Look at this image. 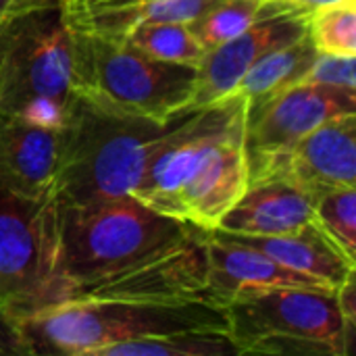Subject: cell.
<instances>
[{"label": "cell", "instance_id": "6da1fadb", "mask_svg": "<svg viewBox=\"0 0 356 356\" xmlns=\"http://www.w3.org/2000/svg\"><path fill=\"white\" fill-rule=\"evenodd\" d=\"M246 111L248 100L236 92L177 117L156 142L131 196L196 229H217L250 184Z\"/></svg>", "mask_w": 356, "mask_h": 356}, {"label": "cell", "instance_id": "7a4b0ae2", "mask_svg": "<svg viewBox=\"0 0 356 356\" xmlns=\"http://www.w3.org/2000/svg\"><path fill=\"white\" fill-rule=\"evenodd\" d=\"M173 121L161 123L75 92L60 127L54 202L71 207L129 196Z\"/></svg>", "mask_w": 356, "mask_h": 356}, {"label": "cell", "instance_id": "3957f363", "mask_svg": "<svg viewBox=\"0 0 356 356\" xmlns=\"http://www.w3.org/2000/svg\"><path fill=\"white\" fill-rule=\"evenodd\" d=\"M35 355L98 356L136 338L186 330L229 332L213 300H60L17 321Z\"/></svg>", "mask_w": 356, "mask_h": 356}, {"label": "cell", "instance_id": "277c9868", "mask_svg": "<svg viewBox=\"0 0 356 356\" xmlns=\"http://www.w3.org/2000/svg\"><path fill=\"white\" fill-rule=\"evenodd\" d=\"M75 92L73 31L60 6L0 21V117L60 129Z\"/></svg>", "mask_w": 356, "mask_h": 356}, {"label": "cell", "instance_id": "5b68a950", "mask_svg": "<svg viewBox=\"0 0 356 356\" xmlns=\"http://www.w3.org/2000/svg\"><path fill=\"white\" fill-rule=\"evenodd\" d=\"M56 273L60 300L67 288L125 267L186 238L194 227L121 196L90 204L58 207Z\"/></svg>", "mask_w": 356, "mask_h": 356}, {"label": "cell", "instance_id": "8992f818", "mask_svg": "<svg viewBox=\"0 0 356 356\" xmlns=\"http://www.w3.org/2000/svg\"><path fill=\"white\" fill-rule=\"evenodd\" d=\"M229 336L242 355L348 356V332L332 290L271 288L225 305Z\"/></svg>", "mask_w": 356, "mask_h": 356}, {"label": "cell", "instance_id": "52a82bcc", "mask_svg": "<svg viewBox=\"0 0 356 356\" xmlns=\"http://www.w3.org/2000/svg\"><path fill=\"white\" fill-rule=\"evenodd\" d=\"M75 90L117 108L169 123L194 104L198 69L165 63L121 40L73 31Z\"/></svg>", "mask_w": 356, "mask_h": 356}, {"label": "cell", "instance_id": "ba28073f", "mask_svg": "<svg viewBox=\"0 0 356 356\" xmlns=\"http://www.w3.org/2000/svg\"><path fill=\"white\" fill-rule=\"evenodd\" d=\"M58 209L0 188V300L15 321L60 300Z\"/></svg>", "mask_w": 356, "mask_h": 356}, {"label": "cell", "instance_id": "9c48e42d", "mask_svg": "<svg viewBox=\"0 0 356 356\" xmlns=\"http://www.w3.org/2000/svg\"><path fill=\"white\" fill-rule=\"evenodd\" d=\"M63 300H213L204 232L194 227L186 238L125 267L79 282L67 288Z\"/></svg>", "mask_w": 356, "mask_h": 356}, {"label": "cell", "instance_id": "30bf717a", "mask_svg": "<svg viewBox=\"0 0 356 356\" xmlns=\"http://www.w3.org/2000/svg\"><path fill=\"white\" fill-rule=\"evenodd\" d=\"M346 115H356V92L313 81H300L267 100L248 102L244 129L248 173L263 169L319 125Z\"/></svg>", "mask_w": 356, "mask_h": 356}, {"label": "cell", "instance_id": "8fae6325", "mask_svg": "<svg viewBox=\"0 0 356 356\" xmlns=\"http://www.w3.org/2000/svg\"><path fill=\"white\" fill-rule=\"evenodd\" d=\"M309 13V6L296 2L265 0L261 15L248 29L204 54L198 65L192 108H200L236 94L240 79L261 56L307 35Z\"/></svg>", "mask_w": 356, "mask_h": 356}, {"label": "cell", "instance_id": "7c38bea8", "mask_svg": "<svg viewBox=\"0 0 356 356\" xmlns=\"http://www.w3.org/2000/svg\"><path fill=\"white\" fill-rule=\"evenodd\" d=\"M284 177L315 200L338 188H356V115L332 119L250 175Z\"/></svg>", "mask_w": 356, "mask_h": 356}, {"label": "cell", "instance_id": "4fadbf2b", "mask_svg": "<svg viewBox=\"0 0 356 356\" xmlns=\"http://www.w3.org/2000/svg\"><path fill=\"white\" fill-rule=\"evenodd\" d=\"M204 254L209 294L223 307L238 296L271 288L332 290L309 275L280 265L261 250L246 246L219 229L204 232Z\"/></svg>", "mask_w": 356, "mask_h": 356}, {"label": "cell", "instance_id": "5bb4252c", "mask_svg": "<svg viewBox=\"0 0 356 356\" xmlns=\"http://www.w3.org/2000/svg\"><path fill=\"white\" fill-rule=\"evenodd\" d=\"M60 129L0 117V188L31 200H54Z\"/></svg>", "mask_w": 356, "mask_h": 356}, {"label": "cell", "instance_id": "9a60e30c", "mask_svg": "<svg viewBox=\"0 0 356 356\" xmlns=\"http://www.w3.org/2000/svg\"><path fill=\"white\" fill-rule=\"evenodd\" d=\"M315 219V198L284 177L250 181L221 219L219 232L236 236H280Z\"/></svg>", "mask_w": 356, "mask_h": 356}, {"label": "cell", "instance_id": "2e32d148", "mask_svg": "<svg viewBox=\"0 0 356 356\" xmlns=\"http://www.w3.org/2000/svg\"><path fill=\"white\" fill-rule=\"evenodd\" d=\"M217 0H60L65 23L75 33L123 40L148 21L192 23Z\"/></svg>", "mask_w": 356, "mask_h": 356}, {"label": "cell", "instance_id": "e0dca14e", "mask_svg": "<svg viewBox=\"0 0 356 356\" xmlns=\"http://www.w3.org/2000/svg\"><path fill=\"white\" fill-rule=\"evenodd\" d=\"M227 236L261 250L296 273L325 284L332 290H338L348 277L355 275V257H350L317 219H311L302 227L280 236Z\"/></svg>", "mask_w": 356, "mask_h": 356}, {"label": "cell", "instance_id": "ac0fdd59", "mask_svg": "<svg viewBox=\"0 0 356 356\" xmlns=\"http://www.w3.org/2000/svg\"><path fill=\"white\" fill-rule=\"evenodd\" d=\"M317 48L309 33L261 56L240 79L238 92L252 104L305 81Z\"/></svg>", "mask_w": 356, "mask_h": 356}, {"label": "cell", "instance_id": "d6986e66", "mask_svg": "<svg viewBox=\"0 0 356 356\" xmlns=\"http://www.w3.org/2000/svg\"><path fill=\"white\" fill-rule=\"evenodd\" d=\"M240 356L242 350L223 330H186L113 344L98 356Z\"/></svg>", "mask_w": 356, "mask_h": 356}, {"label": "cell", "instance_id": "ffe728a7", "mask_svg": "<svg viewBox=\"0 0 356 356\" xmlns=\"http://www.w3.org/2000/svg\"><path fill=\"white\" fill-rule=\"evenodd\" d=\"M121 42L138 52L165 63L196 67L204 58V50L198 44L188 23L179 21H148L134 27Z\"/></svg>", "mask_w": 356, "mask_h": 356}, {"label": "cell", "instance_id": "44dd1931", "mask_svg": "<svg viewBox=\"0 0 356 356\" xmlns=\"http://www.w3.org/2000/svg\"><path fill=\"white\" fill-rule=\"evenodd\" d=\"M265 0H217L190 25L204 52L248 29L263 10Z\"/></svg>", "mask_w": 356, "mask_h": 356}, {"label": "cell", "instance_id": "7402d4cb", "mask_svg": "<svg viewBox=\"0 0 356 356\" xmlns=\"http://www.w3.org/2000/svg\"><path fill=\"white\" fill-rule=\"evenodd\" d=\"M307 33L317 52L356 54V0H332L313 6Z\"/></svg>", "mask_w": 356, "mask_h": 356}, {"label": "cell", "instance_id": "603a6c76", "mask_svg": "<svg viewBox=\"0 0 356 356\" xmlns=\"http://www.w3.org/2000/svg\"><path fill=\"white\" fill-rule=\"evenodd\" d=\"M315 219L350 257H356V188L321 194L315 200Z\"/></svg>", "mask_w": 356, "mask_h": 356}, {"label": "cell", "instance_id": "cb8c5ba5", "mask_svg": "<svg viewBox=\"0 0 356 356\" xmlns=\"http://www.w3.org/2000/svg\"><path fill=\"white\" fill-rule=\"evenodd\" d=\"M356 54H330V52H317L305 81L323 83L340 90L356 92V73H355Z\"/></svg>", "mask_w": 356, "mask_h": 356}, {"label": "cell", "instance_id": "d4e9b609", "mask_svg": "<svg viewBox=\"0 0 356 356\" xmlns=\"http://www.w3.org/2000/svg\"><path fill=\"white\" fill-rule=\"evenodd\" d=\"M0 356H33L19 323L0 311Z\"/></svg>", "mask_w": 356, "mask_h": 356}, {"label": "cell", "instance_id": "484cf974", "mask_svg": "<svg viewBox=\"0 0 356 356\" xmlns=\"http://www.w3.org/2000/svg\"><path fill=\"white\" fill-rule=\"evenodd\" d=\"M336 296H338V307H340V313L344 317V323L348 327V332L355 334L356 325V284L355 275L348 277L338 290H336Z\"/></svg>", "mask_w": 356, "mask_h": 356}, {"label": "cell", "instance_id": "4316f807", "mask_svg": "<svg viewBox=\"0 0 356 356\" xmlns=\"http://www.w3.org/2000/svg\"><path fill=\"white\" fill-rule=\"evenodd\" d=\"M46 6H60V0H0V21Z\"/></svg>", "mask_w": 356, "mask_h": 356}, {"label": "cell", "instance_id": "83f0119b", "mask_svg": "<svg viewBox=\"0 0 356 356\" xmlns=\"http://www.w3.org/2000/svg\"><path fill=\"white\" fill-rule=\"evenodd\" d=\"M288 2H296V4H302V6H319V4H325V2H332V0H288Z\"/></svg>", "mask_w": 356, "mask_h": 356}, {"label": "cell", "instance_id": "f1b7e54d", "mask_svg": "<svg viewBox=\"0 0 356 356\" xmlns=\"http://www.w3.org/2000/svg\"><path fill=\"white\" fill-rule=\"evenodd\" d=\"M0 311H2V313H6V311H4V305H2V300H0Z\"/></svg>", "mask_w": 356, "mask_h": 356}]
</instances>
